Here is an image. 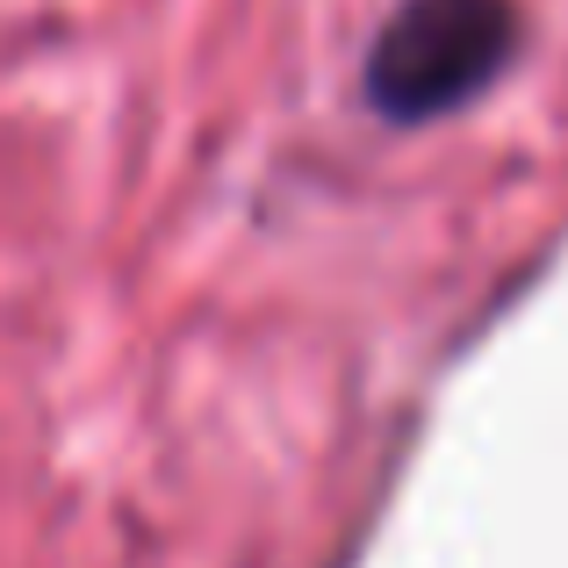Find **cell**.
<instances>
[{"label":"cell","instance_id":"6da1fadb","mask_svg":"<svg viewBox=\"0 0 568 568\" xmlns=\"http://www.w3.org/2000/svg\"><path fill=\"white\" fill-rule=\"evenodd\" d=\"M518 58V0H403L361 65L367 115L396 130L446 123L483 101Z\"/></svg>","mask_w":568,"mask_h":568}]
</instances>
